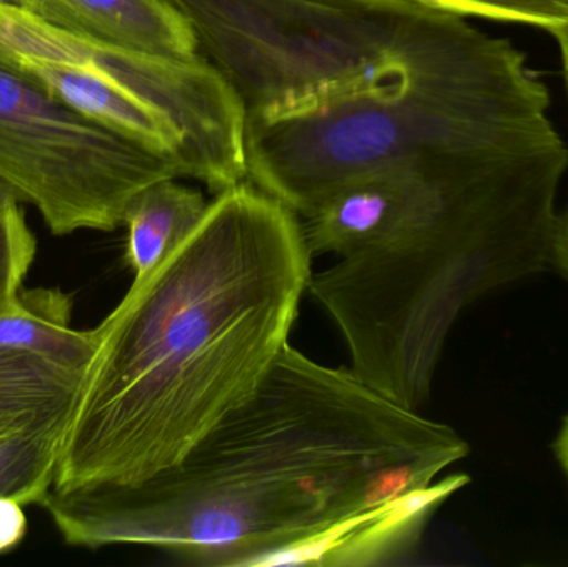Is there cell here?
Listing matches in <instances>:
<instances>
[{"label":"cell","instance_id":"20","mask_svg":"<svg viewBox=\"0 0 568 567\" xmlns=\"http://www.w3.org/2000/svg\"><path fill=\"white\" fill-rule=\"evenodd\" d=\"M3 3H10V6H16V0H0Z\"/></svg>","mask_w":568,"mask_h":567},{"label":"cell","instance_id":"7","mask_svg":"<svg viewBox=\"0 0 568 567\" xmlns=\"http://www.w3.org/2000/svg\"><path fill=\"white\" fill-rule=\"evenodd\" d=\"M469 482L466 475L446 476L284 553L272 566H376L403 559L419 545L439 506Z\"/></svg>","mask_w":568,"mask_h":567},{"label":"cell","instance_id":"11","mask_svg":"<svg viewBox=\"0 0 568 567\" xmlns=\"http://www.w3.org/2000/svg\"><path fill=\"white\" fill-rule=\"evenodd\" d=\"M95 346L93 330L72 328V300L60 290H22L0 310V350L33 353L85 372Z\"/></svg>","mask_w":568,"mask_h":567},{"label":"cell","instance_id":"6","mask_svg":"<svg viewBox=\"0 0 568 567\" xmlns=\"http://www.w3.org/2000/svg\"><path fill=\"white\" fill-rule=\"evenodd\" d=\"M0 55L93 63L179 126L189 179L205 183L213 193L248 180L245 107L202 57L165 59L92 42L53 29L20 7L3 2Z\"/></svg>","mask_w":568,"mask_h":567},{"label":"cell","instance_id":"14","mask_svg":"<svg viewBox=\"0 0 568 567\" xmlns=\"http://www.w3.org/2000/svg\"><path fill=\"white\" fill-rule=\"evenodd\" d=\"M19 205L0 210V310L19 298L36 260L37 240Z\"/></svg>","mask_w":568,"mask_h":567},{"label":"cell","instance_id":"10","mask_svg":"<svg viewBox=\"0 0 568 567\" xmlns=\"http://www.w3.org/2000/svg\"><path fill=\"white\" fill-rule=\"evenodd\" d=\"M205 195L179 179H165L143 189L126 206L125 262L133 283L152 275L199 226L209 210Z\"/></svg>","mask_w":568,"mask_h":567},{"label":"cell","instance_id":"15","mask_svg":"<svg viewBox=\"0 0 568 567\" xmlns=\"http://www.w3.org/2000/svg\"><path fill=\"white\" fill-rule=\"evenodd\" d=\"M459 16L529 23L554 36L568 30V0H429Z\"/></svg>","mask_w":568,"mask_h":567},{"label":"cell","instance_id":"5","mask_svg":"<svg viewBox=\"0 0 568 567\" xmlns=\"http://www.w3.org/2000/svg\"><path fill=\"white\" fill-rule=\"evenodd\" d=\"M180 176L172 156L83 115L0 55V180L53 235L113 232L133 196Z\"/></svg>","mask_w":568,"mask_h":567},{"label":"cell","instance_id":"16","mask_svg":"<svg viewBox=\"0 0 568 567\" xmlns=\"http://www.w3.org/2000/svg\"><path fill=\"white\" fill-rule=\"evenodd\" d=\"M23 508L17 499L0 496V555L13 551L26 539L29 522Z\"/></svg>","mask_w":568,"mask_h":567},{"label":"cell","instance_id":"12","mask_svg":"<svg viewBox=\"0 0 568 567\" xmlns=\"http://www.w3.org/2000/svg\"><path fill=\"white\" fill-rule=\"evenodd\" d=\"M83 372L0 350V435L69 418Z\"/></svg>","mask_w":568,"mask_h":567},{"label":"cell","instance_id":"4","mask_svg":"<svg viewBox=\"0 0 568 567\" xmlns=\"http://www.w3.org/2000/svg\"><path fill=\"white\" fill-rule=\"evenodd\" d=\"M246 122L394 92L466 33L429 0H166Z\"/></svg>","mask_w":568,"mask_h":567},{"label":"cell","instance_id":"1","mask_svg":"<svg viewBox=\"0 0 568 567\" xmlns=\"http://www.w3.org/2000/svg\"><path fill=\"white\" fill-rule=\"evenodd\" d=\"M469 452L450 426L287 343L255 392L172 468L42 508L77 548L152 546L185 565L272 566L427 488Z\"/></svg>","mask_w":568,"mask_h":567},{"label":"cell","instance_id":"3","mask_svg":"<svg viewBox=\"0 0 568 567\" xmlns=\"http://www.w3.org/2000/svg\"><path fill=\"white\" fill-rule=\"evenodd\" d=\"M549 105V89L526 55L470 26L394 92L246 122L248 180L301 216L346 180L393 166L567 170Z\"/></svg>","mask_w":568,"mask_h":567},{"label":"cell","instance_id":"13","mask_svg":"<svg viewBox=\"0 0 568 567\" xmlns=\"http://www.w3.org/2000/svg\"><path fill=\"white\" fill-rule=\"evenodd\" d=\"M65 423L0 435V496L42 506L52 488Z\"/></svg>","mask_w":568,"mask_h":567},{"label":"cell","instance_id":"19","mask_svg":"<svg viewBox=\"0 0 568 567\" xmlns=\"http://www.w3.org/2000/svg\"><path fill=\"white\" fill-rule=\"evenodd\" d=\"M556 39L559 40L560 52H562L564 72H566L568 87V30H566V32L556 33Z\"/></svg>","mask_w":568,"mask_h":567},{"label":"cell","instance_id":"17","mask_svg":"<svg viewBox=\"0 0 568 567\" xmlns=\"http://www.w3.org/2000/svg\"><path fill=\"white\" fill-rule=\"evenodd\" d=\"M554 452H556L560 468H562L568 482V415L564 418L562 426H560L556 445H554Z\"/></svg>","mask_w":568,"mask_h":567},{"label":"cell","instance_id":"8","mask_svg":"<svg viewBox=\"0 0 568 567\" xmlns=\"http://www.w3.org/2000/svg\"><path fill=\"white\" fill-rule=\"evenodd\" d=\"M32 73L53 95L83 115L172 156L186 176V152L179 126L125 83L85 60L2 55Z\"/></svg>","mask_w":568,"mask_h":567},{"label":"cell","instance_id":"18","mask_svg":"<svg viewBox=\"0 0 568 567\" xmlns=\"http://www.w3.org/2000/svg\"><path fill=\"white\" fill-rule=\"evenodd\" d=\"M13 203H20L19 195L13 192L12 186L7 185L3 180H0V210L13 205Z\"/></svg>","mask_w":568,"mask_h":567},{"label":"cell","instance_id":"2","mask_svg":"<svg viewBox=\"0 0 568 567\" xmlns=\"http://www.w3.org/2000/svg\"><path fill=\"white\" fill-rule=\"evenodd\" d=\"M215 195L189 239L93 328L42 506L172 468L287 345L313 275L300 216L250 180Z\"/></svg>","mask_w":568,"mask_h":567},{"label":"cell","instance_id":"9","mask_svg":"<svg viewBox=\"0 0 568 567\" xmlns=\"http://www.w3.org/2000/svg\"><path fill=\"white\" fill-rule=\"evenodd\" d=\"M40 22L116 49L165 59H193L189 22L166 0H16Z\"/></svg>","mask_w":568,"mask_h":567}]
</instances>
